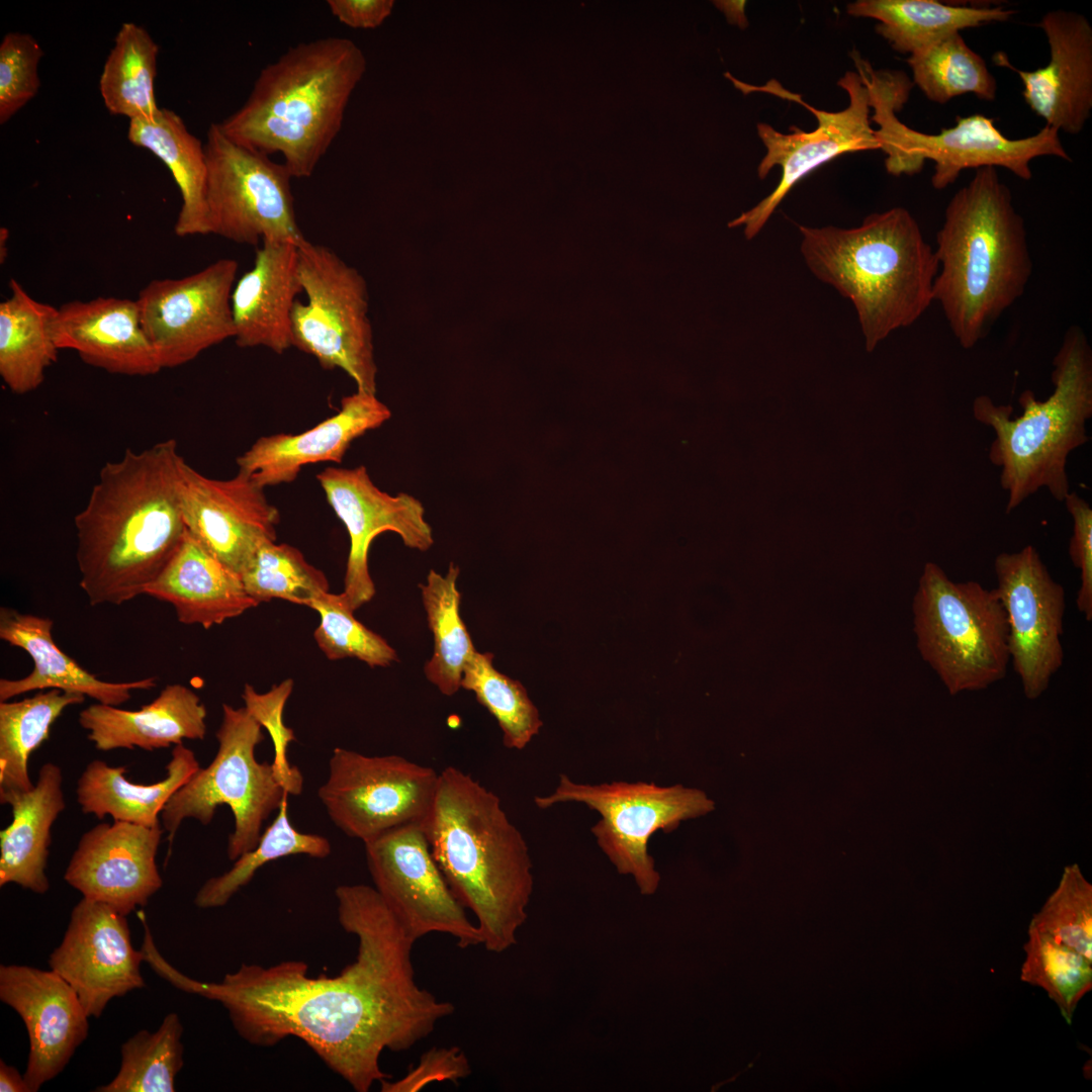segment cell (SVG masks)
I'll use <instances>...</instances> for the list:
<instances>
[{
  "label": "cell",
  "mask_w": 1092,
  "mask_h": 1092,
  "mask_svg": "<svg viewBox=\"0 0 1092 1092\" xmlns=\"http://www.w3.org/2000/svg\"><path fill=\"white\" fill-rule=\"evenodd\" d=\"M43 51L23 32L6 33L0 42V123L7 122L38 92V64Z\"/></svg>",
  "instance_id": "47"
},
{
  "label": "cell",
  "mask_w": 1092,
  "mask_h": 1092,
  "mask_svg": "<svg viewBox=\"0 0 1092 1092\" xmlns=\"http://www.w3.org/2000/svg\"><path fill=\"white\" fill-rule=\"evenodd\" d=\"M837 84L847 92L849 103L843 110L830 112L808 105L801 96L786 91L780 84L779 90L771 81L763 87L734 82L735 88L744 94L765 91L794 100L813 112L818 121L812 131L791 126L790 133L780 132L766 123L757 124L758 136L766 149L757 168L758 177L764 179L775 166L781 167L782 177L769 195L728 223L730 228L743 225L748 240L761 231L790 190L816 168L841 154L880 150L871 126L870 94L861 77L857 72L847 71Z\"/></svg>",
  "instance_id": "15"
},
{
  "label": "cell",
  "mask_w": 1092,
  "mask_h": 1092,
  "mask_svg": "<svg viewBox=\"0 0 1092 1092\" xmlns=\"http://www.w3.org/2000/svg\"><path fill=\"white\" fill-rule=\"evenodd\" d=\"M847 13L878 20L876 31L896 52L911 56L965 28L1007 21L1015 11L936 0H857L847 5Z\"/></svg>",
  "instance_id": "34"
},
{
  "label": "cell",
  "mask_w": 1092,
  "mask_h": 1092,
  "mask_svg": "<svg viewBox=\"0 0 1092 1092\" xmlns=\"http://www.w3.org/2000/svg\"><path fill=\"white\" fill-rule=\"evenodd\" d=\"M301 291L298 245L263 242L253 267L232 292L236 344L241 348L265 347L276 354L291 348V313Z\"/></svg>",
  "instance_id": "28"
},
{
  "label": "cell",
  "mask_w": 1092,
  "mask_h": 1092,
  "mask_svg": "<svg viewBox=\"0 0 1092 1092\" xmlns=\"http://www.w3.org/2000/svg\"><path fill=\"white\" fill-rule=\"evenodd\" d=\"M285 797L272 823L264 830L255 848L240 855L233 867L220 876L209 878L197 891L194 904L198 908L222 907L264 864L278 858L306 854L325 858L331 853L330 841L317 834L303 833L292 825Z\"/></svg>",
  "instance_id": "40"
},
{
  "label": "cell",
  "mask_w": 1092,
  "mask_h": 1092,
  "mask_svg": "<svg viewBox=\"0 0 1092 1092\" xmlns=\"http://www.w3.org/2000/svg\"><path fill=\"white\" fill-rule=\"evenodd\" d=\"M857 73L870 94L874 114L871 120L880 150L886 154L885 167L893 176L920 173L926 160L934 163L932 187L945 189L962 171L1002 167L1023 180L1032 177L1030 162L1055 156L1071 162L1061 143L1059 130L1044 125L1038 132L1022 138L1005 136L994 119L983 114L957 116L956 124L937 133H925L904 124L896 112L907 102L913 82L901 71L875 70L858 54L852 55Z\"/></svg>",
  "instance_id": "8"
},
{
  "label": "cell",
  "mask_w": 1092,
  "mask_h": 1092,
  "mask_svg": "<svg viewBox=\"0 0 1092 1092\" xmlns=\"http://www.w3.org/2000/svg\"><path fill=\"white\" fill-rule=\"evenodd\" d=\"M934 254L933 301L961 347L972 349L1022 296L1032 274L1024 219L996 168L977 169L950 198Z\"/></svg>",
  "instance_id": "4"
},
{
  "label": "cell",
  "mask_w": 1092,
  "mask_h": 1092,
  "mask_svg": "<svg viewBox=\"0 0 1092 1092\" xmlns=\"http://www.w3.org/2000/svg\"><path fill=\"white\" fill-rule=\"evenodd\" d=\"M458 574L459 567L452 562L445 575L431 569L426 582L419 584L434 638L425 674L445 696H453L461 688L464 668L476 651L460 615Z\"/></svg>",
  "instance_id": "37"
},
{
  "label": "cell",
  "mask_w": 1092,
  "mask_h": 1092,
  "mask_svg": "<svg viewBox=\"0 0 1092 1092\" xmlns=\"http://www.w3.org/2000/svg\"><path fill=\"white\" fill-rule=\"evenodd\" d=\"M539 809L561 803H580L600 815L590 828L597 844L621 875H630L642 895H653L660 875L648 852L655 832L675 830L682 821L711 812L715 805L707 795L682 785L658 786L653 782L616 781L599 785L578 784L561 775L555 790L536 796Z\"/></svg>",
  "instance_id": "11"
},
{
  "label": "cell",
  "mask_w": 1092,
  "mask_h": 1092,
  "mask_svg": "<svg viewBox=\"0 0 1092 1092\" xmlns=\"http://www.w3.org/2000/svg\"><path fill=\"white\" fill-rule=\"evenodd\" d=\"M493 654L475 651L466 664L461 688L474 694L477 702L496 720L503 742L510 749H524L543 722L524 686L498 671Z\"/></svg>",
  "instance_id": "42"
},
{
  "label": "cell",
  "mask_w": 1092,
  "mask_h": 1092,
  "mask_svg": "<svg viewBox=\"0 0 1092 1092\" xmlns=\"http://www.w3.org/2000/svg\"><path fill=\"white\" fill-rule=\"evenodd\" d=\"M164 832L162 824L99 823L79 839L64 880L83 898L127 916L163 886L156 856Z\"/></svg>",
  "instance_id": "22"
},
{
  "label": "cell",
  "mask_w": 1092,
  "mask_h": 1092,
  "mask_svg": "<svg viewBox=\"0 0 1092 1092\" xmlns=\"http://www.w3.org/2000/svg\"><path fill=\"white\" fill-rule=\"evenodd\" d=\"M177 442L127 449L100 470L75 517L80 586L92 606L122 605L144 595L186 527L179 500Z\"/></svg>",
  "instance_id": "2"
},
{
  "label": "cell",
  "mask_w": 1092,
  "mask_h": 1092,
  "mask_svg": "<svg viewBox=\"0 0 1092 1092\" xmlns=\"http://www.w3.org/2000/svg\"><path fill=\"white\" fill-rule=\"evenodd\" d=\"M199 768L195 753L183 743L173 746L166 776L148 785L130 782L124 765L94 759L77 781L76 800L82 813L98 819L110 816L113 821L155 827L161 825L163 808L174 793Z\"/></svg>",
  "instance_id": "32"
},
{
  "label": "cell",
  "mask_w": 1092,
  "mask_h": 1092,
  "mask_svg": "<svg viewBox=\"0 0 1092 1092\" xmlns=\"http://www.w3.org/2000/svg\"><path fill=\"white\" fill-rule=\"evenodd\" d=\"M798 228L811 272L852 301L868 352L933 302L934 249L904 207L870 214L852 229Z\"/></svg>",
  "instance_id": "6"
},
{
  "label": "cell",
  "mask_w": 1092,
  "mask_h": 1092,
  "mask_svg": "<svg viewBox=\"0 0 1092 1092\" xmlns=\"http://www.w3.org/2000/svg\"><path fill=\"white\" fill-rule=\"evenodd\" d=\"M128 141L155 154L170 170L181 194L174 233L178 237L208 235L207 163L204 145L175 111L160 108L152 118L129 120Z\"/></svg>",
  "instance_id": "33"
},
{
  "label": "cell",
  "mask_w": 1092,
  "mask_h": 1092,
  "mask_svg": "<svg viewBox=\"0 0 1092 1092\" xmlns=\"http://www.w3.org/2000/svg\"><path fill=\"white\" fill-rule=\"evenodd\" d=\"M264 487L244 471L225 480L202 475L185 460L178 483L186 530L239 575L257 549L276 541L280 515Z\"/></svg>",
  "instance_id": "21"
},
{
  "label": "cell",
  "mask_w": 1092,
  "mask_h": 1092,
  "mask_svg": "<svg viewBox=\"0 0 1092 1092\" xmlns=\"http://www.w3.org/2000/svg\"><path fill=\"white\" fill-rule=\"evenodd\" d=\"M298 275L307 301L294 303L292 347L313 356L325 369L346 372L357 390L376 394L377 366L363 276L331 249L307 240L298 245Z\"/></svg>",
  "instance_id": "12"
},
{
  "label": "cell",
  "mask_w": 1092,
  "mask_h": 1092,
  "mask_svg": "<svg viewBox=\"0 0 1092 1092\" xmlns=\"http://www.w3.org/2000/svg\"><path fill=\"white\" fill-rule=\"evenodd\" d=\"M1028 929L1092 961V886L1077 863L1065 868L1058 888L1033 915Z\"/></svg>",
  "instance_id": "46"
},
{
  "label": "cell",
  "mask_w": 1092,
  "mask_h": 1092,
  "mask_svg": "<svg viewBox=\"0 0 1092 1092\" xmlns=\"http://www.w3.org/2000/svg\"><path fill=\"white\" fill-rule=\"evenodd\" d=\"M0 1091L1 1092H31L24 1076L18 1070L0 1061Z\"/></svg>",
  "instance_id": "52"
},
{
  "label": "cell",
  "mask_w": 1092,
  "mask_h": 1092,
  "mask_svg": "<svg viewBox=\"0 0 1092 1092\" xmlns=\"http://www.w3.org/2000/svg\"><path fill=\"white\" fill-rule=\"evenodd\" d=\"M144 595L170 604L180 623L204 629L259 605L241 576L187 530Z\"/></svg>",
  "instance_id": "27"
},
{
  "label": "cell",
  "mask_w": 1092,
  "mask_h": 1092,
  "mask_svg": "<svg viewBox=\"0 0 1092 1092\" xmlns=\"http://www.w3.org/2000/svg\"><path fill=\"white\" fill-rule=\"evenodd\" d=\"M9 236V231L6 228L0 230V262L3 263L6 258V242Z\"/></svg>",
  "instance_id": "54"
},
{
  "label": "cell",
  "mask_w": 1092,
  "mask_h": 1092,
  "mask_svg": "<svg viewBox=\"0 0 1092 1092\" xmlns=\"http://www.w3.org/2000/svg\"><path fill=\"white\" fill-rule=\"evenodd\" d=\"M913 609L920 654L950 695L986 689L1006 675L1008 623L996 588L954 581L927 562Z\"/></svg>",
  "instance_id": "9"
},
{
  "label": "cell",
  "mask_w": 1092,
  "mask_h": 1092,
  "mask_svg": "<svg viewBox=\"0 0 1092 1092\" xmlns=\"http://www.w3.org/2000/svg\"><path fill=\"white\" fill-rule=\"evenodd\" d=\"M715 6L723 11L727 17V21L732 24H737L740 28L747 26V19L744 14L745 1H714Z\"/></svg>",
  "instance_id": "53"
},
{
  "label": "cell",
  "mask_w": 1092,
  "mask_h": 1092,
  "mask_svg": "<svg viewBox=\"0 0 1092 1092\" xmlns=\"http://www.w3.org/2000/svg\"><path fill=\"white\" fill-rule=\"evenodd\" d=\"M159 46L133 22L120 26L104 63L99 90L105 107L130 119L152 118L159 111L154 81Z\"/></svg>",
  "instance_id": "38"
},
{
  "label": "cell",
  "mask_w": 1092,
  "mask_h": 1092,
  "mask_svg": "<svg viewBox=\"0 0 1092 1092\" xmlns=\"http://www.w3.org/2000/svg\"><path fill=\"white\" fill-rule=\"evenodd\" d=\"M292 688L293 681L290 678L265 694H259L252 686L246 685L242 697L245 708L271 736L274 747L271 763L276 780L289 796H298L303 789V777L299 768L291 765L287 758L288 745L296 738L293 730L283 723V709Z\"/></svg>",
  "instance_id": "48"
},
{
  "label": "cell",
  "mask_w": 1092,
  "mask_h": 1092,
  "mask_svg": "<svg viewBox=\"0 0 1092 1092\" xmlns=\"http://www.w3.org/2000/svg\"><path fill=\"white\" fill-rule=\"evenodd\" d=\"M54 337L87 364L113 374L149 376L162 370L141 322L136 300L99 296L58 308Z\"/></svg>",
  "instance_id": "26"
},
{
  "label": "cell",
  "mask_w": 1092,
  "mask_h": 1092,
  "mask_svg": "<svg viewBox=\"0 0 1092 1092\" xmlns=\"http://www.w3.org/2000/svg\"><path fill=\"white\" fill-rule=\"evenodd\" d=\"M53 626L50 618L1 607V640L24 650L31 657L33 668L21 678H1L0 701L32 691L57 689L81 694L96 703L120 706L130 700L133 691H148L157 686L155 676L118 682L98 678L56 644Z\"/></svg>",
  "instance_id": "29"
},
{
  "label": "cell",
  "mask_w": 1092,
  "mask_h": 1092,
  "mask_svg": "<svg viewBox=\"0 0 1092 1092\" xmlns=\"http://www.w3.org/2000/svg\"><path fill=\"white\" fill-rule=\"evenodd\" d=\"M471 1073L469 1061L457 1046L432 1049L426 1052L417 1067L397 1081L380 1082L382 1092H415L432 1082H457Z\"/></svg>",
  "instance_id": "50"
},
{
  "label": "cell",
  "mask_w": 1092,
  "mask_h": 1092,
  "mask_svg": "<svg viewBox=\"0 0 1092 1092\" xmlns=\"http://www.w3.org/2000/svg\"><path fill=\"white\" fill-rule=\"evenodd\" d=\"M996 590L1008 623L1010 661L1026 698H1038L1064 661V587L1032 545L995 558Z\"/></svg>",
  "instance_id": "18"
},
{
  "label": "cell",
  "mask_w": 1092,
  "mask_h": 1092,
  "mask_svg": "<svg viewBox=\"0 0 1092 1092\" xmlns=\"http://www.w3.org/2000/svg\"><path fill=\"white\" fill-rule=\"evenodd\" d=\"M365 69L351 39L298 43L260 71L245 103L218 124L238 144L280 153L292 177H309L340 132Z\"/></svg>",
  "instance_id": "5"
},
{
  "label": "cell",
  "mask_w": 1092,
  "mask_h": 1092,
  "mask_svg": "<svg viewBox=\"0 0 1092 1092\" xmlns=\"http://www.w3.org/2000/svg\"><path fill=\"white\" fill-rule=\"evenodd\" d=\"M239 264L219 259L182 278L150 281L135 299L143 329L162 369L194 360L235 338L232 292Z\"/></svg>",
  "instance_id": "17"
},
{
  "label": "cell",
  "mask_w": 1092,
  "mask_h": 1092,
  "mask_svg": "<svg viewBox=\"0 0 1092 1092\" xmlns=\"http://www.w3.org/2000/svg\"><path fill=\"white\" fill-rule=\"evenodd\" d=\"M216 731L218 748L212 761L200 767L168 801L161 813L168 852L182 822L192 818L208 825L221 805L234 816L228 856L235 861L258 844L264 822L289 794L268 761H258L256 747L264 740L261 724L245 708L222 704Z\"/></svg>",
  "instance_id": "10"
},
{
  "label": "cell",
  "mask_w": 1092,
  "mask_h": 1092,
  "mask_svg": "<svg viewBox=\"0 0 1092 1092\" xmlns=\"http://www.w3.org/2000/svg\"><path fill=\"white\" fill-rule=\"evenodd\" d=\"M1053 367V392L1037 400L1031 390H1024L1018 398L1020 416L1011 418L1012 405L997 404L986 394L973 401L974 418L995 433L989 460L1001 468L1006 514L1041 488L1064 502L1071 491L1068 458L1090 439L1092 350L1079 326L1066 331Z\"/></svg>",
  "instance_id": "7"
},
{
  "label": "cell",
  "mask_w": 1092,
  "mask_h": 1092,
  "mask_svg": "<svg viewBox=\"0 0 1092 1092\" xmlns=\"http://www.w3.org/2000/svg\"><path fill=\"white\" fill-rule=\"evenodd\" d=\"M1020 980L1042 988L1068 1024L1092 989V961L1045 934L1028 929Z\"/></svg>",
  "instance_id": "44"
},
{
  "label": "cell",
  "mask_w": 1092,
  "mask_h": 1092,
  "mask_svg": "<svg viewBox=\"0 0 1092 1092\" xmlns=\"http://www.w3.org/2000/svg\"><path fill=\"white\" fill-rule=\"evenodd\" d=\"M913 84L928 100L944 104L954 97L974 94L994 101L997 81L985 60L973 51L961 32L951 33L928 48L909 56Z\"/></svg>",
  "instance_id": "39"
},
{
  "label": "cell",
  "mask_w": 1092,
  "mask_h": 1092,
  "mask_svg": "<svg viewBox=\"0 0 1092 1092\" xmlns=\"http://www.w3.org/2000/svg\"><path fill=\"white\" fill-rule=\"evenodd\" d=\"M1050 47V62L1034 71L1015 68L1003 52L997 66L1017 73L1022 97L1045 125L1078 134L1092 111V26L1075 11L1052 10L1038 23Z\"/></svg>",
  "instance_id": "24"
},
{
  "label": "cell",
  "mask_w": 1092,
  "mask_h": 1092,
  "mask_svg": "<svg viewBox=\"0 0 1092 1092\" xmlns=\"http://www.w3.org/2000/svg\"><path fill=\"white\" fill-rule=\"evenodd\" d=\"M424 828L452 893L476 917L482 945L493 953L510 949L527 919L534 878L527 842L499 798L447 766Z\"/></svg>",
  "instance_id": "3"
},
{
  "label": "cell",
  "mask_w": 1092,
  "mask_h": 1092,
  "mask_svg": "<svg viewBox=\"0 0 1092 1092\" xmlns=\"http://www.w3.org/2000/svg\"><path fill=\"white\" fill-rule=\"evenodd\" d=\"M209 234L238 244L306 239L296 220L291 179L284 163L231 140L211 123L204 144Z\"/></svg>",
  "instance_id": "13"
},
{
  "label": "cell",
  "mask_w": 1092,
  "mask_h": 1092,
  "mask_svg": "<svg viewBox=\"0 0 1092 1092\" xmlns=\"http://www.w3.org/2000/svg\"><path fill=\"white\" fill-rule=\"evenodd\" d=\"M329 505L350 537L343 595L355 611L372 600L374 582L368 566L373 540L393 532L412 549L427 551L434 543L425 509L415 496L390 495L371 480L365 466L329 467L316 475Z\"/></svg>",
  "instance_id": "19"
},
{
  "label": "cell",
  "mask_w": 1092,
  "mask_h": 1092,
  "mask_svg": "<svg viewBox=\"0 0 1092 1092\" xmlns=\"http://www.w3.org/2000/svg\"><path fill=\"white\" fill-rule=\"evenodd\" d=\"M63 782L62 768L49 761L29 791L0 794V803L12 813L11 823L0 832V887L16 884L36 894L49 891L51 830L66 808Z\"/></svg>",
  "instance_id": "31"
},
{
  "label": "cell",
  "mask_w": 1092,
  "mask_h": 1092,
  "mask_svg": "<svg viewBox=\"0 0 1092 1092\" xmlns=\"http://www.w3.org/2000/svg\"><path fill=\"white\" fill-rule=\"evenodd\" d=\"M183 1025L177 1013L166 1015L159 1028L139 1030L121 1045L116 1076L96 1092H173L183 1067Z\"/></svg>",
  "instance_id": "41"
},
{
  "label": "cell",
  "mask_w": 1092,
  "mask_h": 1092,
  "mask_svg": "<svg viewBox=\"0 0 1092 1092\" xmlns=\"http://www.w3.org/2000/svg\"><path fill=\"white\" fill-rule=\"evenodd\" d=\"M439 774L399 755L369 756L336 747L317 796L340 830L367 843L391 829L424 824Z\"/></svg>",
  "instance_id": "14"
},
{
  "label": "cell",
  "mask_w": 1092,
  "mask_h": 1092,
  "mask_svg": "<svg viewBox=\"0 0 1092 1092\" xmlns=\"http://www.w3.org/2000/svg\"><path fill=\"white\" fill-rule=\"evenodd\" d=\"M85 696L52 689L19 701L0 702V794L33 788L29 757L50 735L56 720Z\"/></svg>",
  "instance_id": "36"
},
{
  "label": "cell",
  "mask_w": 1092,
  "mask_h": 1092,
  "mask_svg": "<svg viewBox=\"0 0 1092 1092\" xmlns=\"http://www.w3.org/2000/svg\"><path fill=\"white\" fill-rule=\"evenodd\" d=\"M391 417L376 394L356 390L344 396L340 411L299 434L259 438L237 459L239 470L262 487L289 483L301 468L318 462L341 463L351 443Z\"/></svg>",
  "instance_id": "25"
},
{
  "label": "cell",
  "mask_w": 1092,
  "mask_h": 1092,
  "mask_svg": "<svg viewBox=\"0 0 1092 1092\" xmlns=\"http://www.w3.org/2000/svg\"><path fill=\"white\" fill-rule=\"evenodd\" d=\"M331 13L353 28H375L391 14L393 0H328Z\"/></svg>",
  "instance_id": "51"
},
{
  "label": "cell",
  "mask_w": 1092,
  "mask_h": 1092,
  "mask_svg": "<svg viewBox=\"0 0 1092 1092\" xmlns=\"http://www.w3.org/2000/svg\"><path fill=\"white\" fill-rule=\"evenodd\" d=\"M364 845L375 890L411 937L436 932L461 948L482 944L432 854L424 824L391 829Z\"/></svg>",
  "instance_id": "16"
},
{
  "label": "cell",
  "mask_w": 1092,
  "mask_h": 1092,
  "mask_svg": "<svg viewBox=\"0 0 1092 1092\" xmlns=\"http://www.w3.org/2000/svg\"><path fill=\"white\" fill-rule=\"evenodd\" d=\"M142 949L131 944L126 916L109 905L82 898L73 908L51 970L77 993L89 1017H100L109 1001L145 987Z\"/></svg>",
  "instance_id": "20"
},
{
  "label": "cell",
  "mask_w": 1092,
  "mask_h": 1092,
  "mask_svg": "<svg viewBox=\"0 0 1092 1092\" xmlns=\"http://www.w3.org/2000/svg\"><path fill=\"white\" fill-rule=\"evenodd\" d=\"M309 608L320 615L313 637L327 658H357L372 667L388 666L397 660L396 651L355 618L343 593L326 592Z\"/></svg>",
  "instance_id": "45"
},
{
  "label": "cell",
  "mask_w": 1092,
  "mask_h": 1092,
  "mask_svg": "<svg viewBox=\"0 0 1092 1092\" xmlns=\"http://www.w3.org/2000/svg\"><path fill=\"white\" fill-rule=\"evenodd\" d=\"M0 1000L25 1025L29 1051L23 1076L36 1092L63 1072L87 1038L89 1016L75 990L53 970L1 965Z\"/></svg>",
  "instance_id": "23"
},
{
  "label": "cell",
  "mask_w": 1092,
  "mask_h": 1092,
  "mask_svg": "<svg viewBox=\"0 0 1092 1092\" xmlns=\"http://www.w3.org/2000/svg\"><path fill=\"white\" fill-rule=\"evenodd\" d=\"M338 920L358 939L355 961L339 975L309 977L301 961L263 967L243 964L220 982L177 972L176 988L219 1002L248 1042L272 1046L303 1040L357 1092L389 1079L384 1050L403 1052L429 1036L455 1007L421 988L411 937L374 887L336 888Z\"/></svg>",
  "instance_id": "1"
},
{
  "label": "cell",
  "mask_w": 1092,
  "mask_h": 1092,
  "mask_svg": "<svg viewBox=\"0 0 1092 1092\" xmlns=\"http://www.w3.org/2000/svg\"><path fill=\"white\" fill-rule=\"evenodd\" d=\"M240 576L249 596L259 604L279 599L309 607L330 589L325 573L308 563L297 548L275 541L264 542Z\"/></svg>",
  "instance_id": "43"
},
{
  "label": "cell",
  "mask_w": 1092,
  "mask_h": 1092,
  "mask_svg": "<svg viewBox=\"0 0 1092 1092\" xmlns=\"http://www.w3.org/2000/svg\"><path fill=\"white\" fill-rule=\"evenodd\" d=\"M206 716V708L195 692L172 684L139 710L95 703L79 713L78 722L98 750L152 751L181 744L185 739H204Z\"/></svg>",
  "instance_id": "30"
},
{
  "label": "cell",
  "mask_w": 1092,
  "mask_h": 1092,
  "mask_svg": "<svg viewBox=\"0 0 1092 1092\" xmlns=\"http://www.w3.org/2000/svg\"><path fill=\"white\" fill-rule=\"evenodd\" d=\"M9 288L0 303V376L11 392L21 395L38 388L57 361L58 308L31 297L14 278Z\"/></svg>",
  "instance_id": "35"
},
{
  "label": "cell",
  "mask_w": 1092,
  "mask_h": 1092,
  "mask_svg": "<svg viewBox=\"0 0 1092 1092\" xmlns=\"http://www.w3.org/2000/svg\"><path fill=\"white\" fill-rule=\"evenodd\" d=\"M1073 521V533L1069 543V556L1080 571V587L1076 604L1086 621H1092V509L1076 491H1070L1064 499Z\"/></svg>",
  "instance_id": "49"
}]
</instances>
